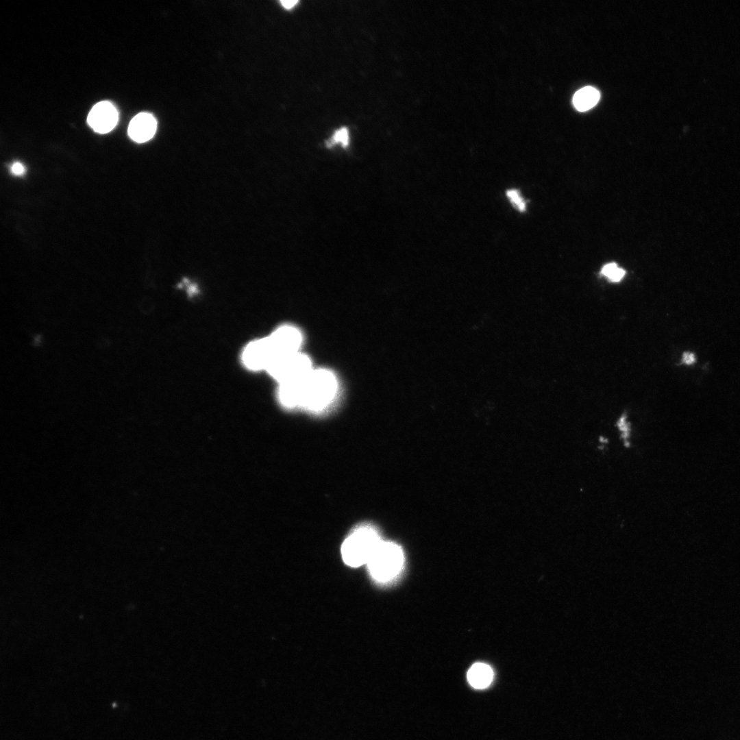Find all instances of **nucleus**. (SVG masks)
I'll return each instance as SVG.
<instances>
[{
  "mask_svg": "<svg viewBox=\"0 0 740 740\" xmlns=\"http://www.w3.org/2000/svg\"><path fill=\"white\" fill-rule=\"evenodd\" d=\"M334 375L328 370H312L302 380L301 406L308 410L319 412L328 407L336 391Z\"/></svg>",
  "mask_w": 740,
  "mask_h": 740,
  "instance_id": "obj_1",
  "label": "nucleus"
},
{
  "mask_svg": "<svg viewBox=\"0 0 740 740\" xmlns=\"http://www.w3.org/2000/svg\"><path fill=\"white\" fill-rule=\"evenodd\" d=\"M373 578L380 582H388L398 576L404 564V552L399 545L381 541L367 562Z\"/></svg>",
  "mask_w": 740,
  "mask_h": 740,
  "instance_id": "obj_2",
  "label": "nucleus"
},
{
  "mask_svg": "<svg viewBox=\"0 0 740 740\" xmlns=\"http://www.w3.org/2000/svg\"><path fill=\"white\" fill-rule=\"evenodd\" d=\"M378 531L371 526L356 528L345 539L341 546L344 562L354 567L367 564L381 541Z\"/></svg>",
  "mask_w": 740,
  "mask_h": 740,
  "instance_id": "obj_3",
  "label": "nucleus"
},
{
  "mask_svg": "<svg viewBox=\"0 0 740 740\" xmlns=\"http://www.w3.org/2000/svg\"><path fill=\"white\" fill-rule=\"evenodd\" d=\"M267 370L281 384L304 379L312 369L308 357L298 352L275 356Z\"/></svg>",
  "mask_w": 740,
  "mask_h": 740,
  "instance_id": "obj_4",
  "label": "nucleus"
},
{
  "mask_svg": "<svg viewBox=\"0 0 740 740\" xmlns=\"http://www.w3.org/2000/svg\"><path fill=\"white\" fill-rule=\"evenodd\" d=\"M118 119L119 114L115 106L108 101H102L92 108L87 122L95 132L106 134L114 128Z\"/></svg>",
  "mask_w": 740,
  "mask_h": 740,
  "instance_id": "obj_5",
  "label": "nucleus"
},
{
  "mask_svg": "<svg viewBox=\"0 0 740 740\" xmlns=\"http://www.w3.org/2000/svg\"><path fill=\"white\" fill-rule=\"evenodd\" d=\"M274 357V352L267 337L249 343L243 352V361L251 369H267Z\"/></svg>",
  "mask_w": 740,
  "mask_h": 740,
  "instance_id": "obj_6",
  "label": "nucleus"
},
{
  "mask_svg": "<svg viewBox=\"0 0 740 740\" xmlns=\"http://www.w3.org/2000/svg\"><path fill=\"white\" fill-rule=\"evenodd\" d=\"M275 356L298 352L301 343V333L291 326H283L268 337Z\"/></svg>",
  "mask_w": 740,
  "mask_h": 740,
  "instance_id": "obj_7",
  "label": "nucleus"
},
{
  "mask_svg": "<svg viewBox=\"0 0 740 740\" xmlns=\"http://www.w3.org/2000/svg\"><path fill=\"white\" fill-rule=\"evenodd\" d=\"M157 122L155 117L147 112H140L130 121L128 135L134 141L145 143L150 140L156 133Z\"/></svg>",
  "mask_w": 740,
  "mask_h": 740,
  "instance_id": "obj_8",
  "label": "nucleus"
},
{
  "mask_svg": "<svg viewBox=\"0 0 740 740\" xmlns=\"http://www.w3.org/2000/svg\"><path fill=\"white\" fill-rule=\"evenodd\" d=\"M304 379L280 384L279 400L284 407L293 408L301 406V384Z\"/></svg>",
  "mask_w": 740,
  "mask_h": 740,
  "instance_id": "obj_9",
  "label": "nucleus"
},
{
  "mask_svg": "<svg viewBox=\"0 0 740 740\" xmlns=\"http://www.w3.org/2000/svg\"><path fill=\"white\" fill-rule=\"evenodd\" d=\"M493 671L491 667L483 663H474L468 670L467 680L475 689L488 687L492 682Z\"/></svg>",
  "mask_w": 740,
  "mask_h": 740,
  "instance_id": "obj_10",
  "label": "nucleus"
},
{
  "mask_svg": "<svg viewBox=\"0 0 740 740\" xmlns=\"http://www.w3.org/2000/svg\"><path fill=\"white\" fill-rule=\"evenodd\" d=\"M599 91L593 87L586 86L578 90L573 97V103L579 111L593 108L599 101Z\"/></svg>",
  "mask_w": 740,
  "mask_h": 740,
  "instance_id": "obj_11",
  "label": "nucleus"
},
{
  "mask_svg": "<svg viewBox=\"0 0 740 740\" xmlns=\"http://www.w3.org/2000/svg\"><path fill=\"white\" fill-rule=\"evenodd\" d=\"M601 274L611 282H617L624 278L626 271L623 269L618 267L615 263L611 262L605 264L602 267Z\"/></svg>",
  "mask_w": 740,
  "mask_h": 740,
  "instance_id": "obj_12",
  "label": "nucleus"
},
{
  "mask_svg": "<svg viewBox=\"0 0 740 740\" xmlns=\"http://www.w3.org/2000/svg\"><path fill=\"white\" fill-rule=\"evenodd\" d=\"M349 142V132L346 127H341L334 133L332 138L330 139L327 145L328 147H331L336 143L341 144L343 147H346Z\"/></svg>",
  "mask_w": 740,
  "mask_h": 740,
  "instance_id": "obj_13",
  "label": "nucleus"
},
{
  "mask_svg": "<svg viewBox=\"0 0 740 740\" xmlns=\"http://www.w3.org/2000/svg\"><path fill=\"white\" fill-rule=\"evenodd\" d=\"M511 203L520 211L526 210V204L519 193L516 190H509L506 193Z\"/></svg>",
  "mask_w": 740,
  "mask_h": 740,
  "instance_id": "obj_14",
  "label": "nucleus"
},
{
  "mask_svg": "<svg viewBox=\"0 0 740 740\" xmlns=\"http://www.w3.org/2000/svg\"><path fill=\"white\" fill-rule=\"evenodd\" d=\"M695 360V356L692 352H686L682 356V362L687 365H693Z\"/></svg>",
  "mask_w": 740,
  "mask_h": 740,
  "instance_id": "obj_15",
  "label": "nucleus"
},
{
  "mask_svg": "<svg viewBox=\"0 0 740 740\" xmlns=\"http://www.w3.org/2000/svg\"><path fill=\"white\" fill-rule=\"evenodd\" d=\"M10 170L14 175H21L24 173L25 167L21 163L16 162L12 164Z\"/></svg>",
  "mask_w": 740,
  "mask_h": 740,
  "instance_id": "obj_16",
  "label": "nucleus"
},
{
  "mask_svg": "<svg viewBox=\"0 0 740 740\" xmlns=\"http://www.w3.org/2000/svg\"><path fill=\"white\" fill-rule=\"evenodd\" d=\"M297 2H298V1H297V0L296 1L295 0H288V1L284 0V1H280L282 5L286 9L292 8L295 4L297 3Z\"/></svg>",
  "mask_w": 740,
  "mask_h": 740,
  "instance_id": "obj_17",
  "label": "nucleus"
}]
</instances>
